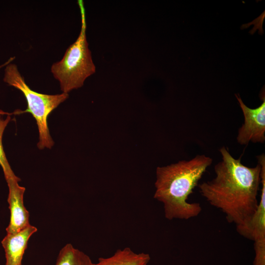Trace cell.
I'll return each instance as SVG.
<instances>
[{
	"mask_svg": "<svg viewBox=\"0 0 265 265\" xmlns=\"http://www.w3.org/2000/svg\"><path fill=\"white\" fill-rule=\"evenodd\" d=\"M222 160L215 165V176L199 185L201 195L225 214L227 221L240 225L255 212L261 184V166H246L235 159L224 147L219 150Z\"/></svg>",
	"mask_w": 265,
	"mask_h": 265,
	"instance_id": "cell-1",
	"label": "cell"
},
{
	"mask_svg": "<svg viewBox=\"0 0 265 265\" xmlns=\"http://www.w3.org/2000/svg\"><path fill=\"white\" fill-rule=\"evenodd\" d=\"M212 162L210 157L199 155L157 168L154 198L162 204L166 219L188 220L201 213L200 204L187 199Z\"/></svg>",
	"mask_w": 265,
	"mask_h": 265,
	"instance_id": "cell-2",
	"label": "cell"
},
{
	"mask_svg": "<svg viewBox=\"0 0 265 265\" xmlns=\"http://www.w3.org/2000/svg\"><path fill=\"white\" fill-rule=\"evenodd\" d=\"M81 14V29L77 40L66 50L61 60L53 63L51 72L60 84L62 93L81 87L85 80L95 73L91 52L86 39L85 9L78 1Z\"/></svg>",
	"mask_w": 265,
	"mask_h": 265,
	"instance_id": "cell-3",
	"label": "cell"
},
{
	"mask_svg": "<svg viewBox=\"0 0 265 265\" xmlns=\"http://www.w3.org/2000/svg\"><path fill=\"white\" fill-rule=\"evenodd\" d=\"M3 80L8 85L21 91L27 102V107L25 110H17L13 112V114H31L36 121L39 131L38 148L39 149H51L54 142L50 134L47 118L54 109L68 98V94L48 95L32 90L26 83L17 66L11 63L5 66Z\"/></svg>",
	"mask_w": 265,
	"mask_h": 265,
	"instance_id": "cell-4",
	"label": "cell"
},
{
	"mask_svg": "<svg viewBox=\"0 0 265 265\" xmlns=\"http://www.w3.org/2000/svg\"><path fill=\"white\" fill-rule=\"evenodd\" d=\"M242 111L244 123L239 128L237 137L240 145L250 142L264 143L265 141V99L261 105L256 108L247 107L239 96L235 95Z\"/></svg>",
	"mask_w": 265,
	"mask_h": 265,
	"instance_id": "cell-5",
	"label": "cell"
},
{
	"mask_svg": "<svg viewBox=\"0 0 265 265\" xmlns=\"http://www.w3.org/2000/svg\"><path fill=\"white\" fill-rule=\"evenodd\" d=\"M20 181L18 177L6 180L9 189L7 201L10 212V222L6 228L7 234L16 233L30 225L29 214L24 204L26 188L19 185Z\"/></svg>",
	"mask_w": 265,
	"mask_h": 265,
	"instance_id": "cell-6",
	"label": "cell"
},
{
	"mask_svg": "<svg viewBox=\"0 0 265 265\" xmlns=\"http://www.w3.org/2000/svg\"><path fill=\"white\" fill-rule=\"evenodd\" d=\"M261 166V189L258 207L249 219L236 226L238 233L253 241L265 238V162Z\"/></svg>",
	"mask_w": 265,
	"mask_h": 265,
	"instance_id": "cell-7",
	"label": "cell"
},
{
	"mask_svg": "<svg viewBox=\"0 0 265 265\" xmlns=\"http://www.w3.org/2000/svg\"><path fill=\"white\" fill-rule=\"evenodd\" d=\"M37 231L35 226L30 225L16 233L7 234L1 241L5 252V265H23L28 241Z\"/></svg>",
	"mask_w": 265,
	"mask_h": 265,
	"instance_id": "cell-8",
	"label": "cell"
},
{
	"mask_svg": "<svg viewBox=\"0 0 265 265\" xmlns=\"http://www.w3.org/2000/svg\"><path fill=\"white\" fill-rule=\"evenodd\" d=\"M150 261L149 254L136 253L130 248L118 249L112 256L100 258L94 265H148Z\"/></svg>",
	"mask_w": 265,
	"mask_h": 265,
	"instance_id": "cell-9",
	"label": "cell"
},
{
	"mask_svg": "<svg viewBox=\"0 0 265 265\" xmlns=\"http://www.w3.org/2000/svg\"><path fill=\"white\" fill-rule=\"evenodd\" d=\"M54 265H94L90 258L67 243L60 250Z\"/></svg>",
	"mask_w": 265,
	"mask_h": 265,
	"instance_id": "cell-10",
	"label": "cell"
},
{
	"mask_svg": "<svg viewBox=\"0 0 265 265\" xmlns=\"http://www.w3.org/2000/svg\"><path fill=\"white\" fill-rule=\"evenodd\" d=\"M7 114H8L7 112H5L0 109V165L2 169L5 180L17 177L12 171L8 162L3 150L2 143L4 131L9 122L11 121V115L13 114V113H9L4 118L3 116Z\"/></svg>",
	"mask_w": 265,
	"mask_h": 265,
	"instance_id": "cell-11",
	"label": "cell"
},
{
	"mask_svg": "<svg viewBox=\"0 0 265 265\" xmlns=\"http://www.w3.org/2000/svg\"><path fill=\"white\" fill-rule=\"evenodd\" d=\"M254 242L255 257L253 265H265V238Z\"/></svg>",
	"mask_w": 265,
	"mask_h": 265,
	"instance_id": "cell-12",
	"label": "cell"
},
{
	"mask_svg": "<svg viewBox=\"0 0 265 265\" xmlns=\"http://www.w3.org/2000/svg\"><path fill=\"white\" fill-rule=\"evenodd\" d=\"M15 58V57H10L7 61H6L5 63H4L3 64H1L0 65V69L2 68V67H5L7 65H8V64L10 63L11 62V61L14 60V59Z\"/></svg>",
	"mask_w": 265,
	"mask_h": 265,
	"instance_id": "cell-13",
	"label": "cell"
}]
</instances>
